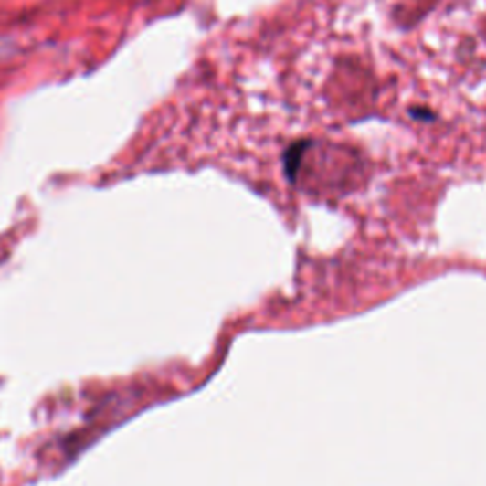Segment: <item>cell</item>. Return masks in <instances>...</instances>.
Wrapping results in <instances>:
<instances>
[]
</instances>
